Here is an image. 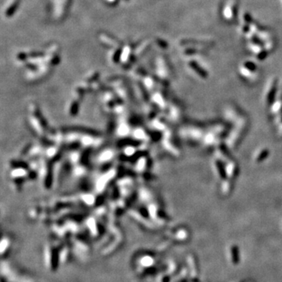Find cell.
I'll return each mask as SVG.
<instances>
[{
	"mask_svg": "<svg viewBox=\"0 0 282 282\" xmlns=\"http://www.w3.org/2000/svg\"><path fill=\"white\" fill-rule=\"evenodd\" d=\"M190 66H191V67L194 68V70H195V71H197V72H198V73L201 76L206 77V72H205V71H204L203 70H202V68H201V67H200L196 63V62H191V63H190Z\"/></svg>",
	"mask_w": 282,
	"mask_h": 282,
	"instance_id": "6da1fadb",
	"label": "cell"
}]
</instances>
